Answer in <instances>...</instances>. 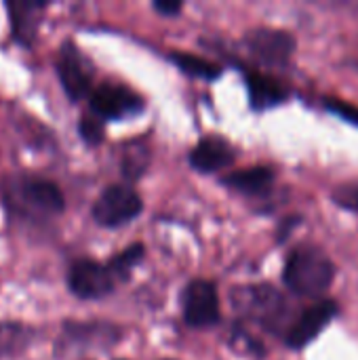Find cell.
I'll use <instances>...</instances> for the list:
<instances>
[{
  "label": "cell",
  "instance_id": "cell-15",
  "mask_svg": "<svg viewBox=\"0 0 358 360\" xmlns=\"http://www.w3.org/2000/svg\"><path fill=\"white\" fill-rule=\"evenodd\" d=\"M38 331L21 321L0 319V359H19L36 342Z\"/></svg>",
  "mask_w": 358,
  "mask_h": 360
},
{
  "label": "cell",
  "instance_id": "cell-9",
  "mask_svg": "<svg viewBox=\"0 0 358 360\" xmlns=\"http://www.w3.org/2000/svg\"><path fill=\"white\" fill-rule=\"evenodd\" d=\"M245 44L255 59L268 65H285L295 53V38L287 30L276 27H255L247 32Z\"/></svg>",
  "mask_w": 358,
  "mask_h": 360
},
{
  "label": "cell",
  "instance_id": "cell-20",
  "mask_svg": "<svg viewBox=\"0 0 358 360\" xmlns=\"http://www.w3.org/2000/svg\"><path fill=\"white\" fill-rule=\"evenodd\" d=\"M78 133L82 137L84 143L89 146H99L106 137V129H103V120L97 118L95 114H84L78 122Z\"/></svg>",
  "mask_w": 358,
  "mask_h": 360
},
{
  "label": "cell",
  "instance_id": "cell-1",
  "mask_svg": "<svg viewBox=\"0 0 358 360\" xmlns=\"http://www.w3.org/2000/svg\"><path fill=\"white\" fill-rule=\"evenodd\" d=\"M2 200L11 215L23 221H49L65 211L61 188L36 173H15L2 186Z\"/></svg>",
  "mask_w": 358,
  "mask_h": 360
},
{
  "label": "cell",
  "instance_id": "cell-10",
  "mask_svg": "<svg viewBox=\"0 0 358 360\" xmlns=\"http://www.w3.org/2000/svg\"><path fill=\"white\" fill-rule=\"evenodd\" d=\"M335 314H338V304L333 300H319L310 308L302 310L285 333L287 346L293 350L306 348L319 338V333L333 321Z\"/></svg>",
  "mask_w": 358,
  "mask_h": 360
},
{
  "label": "cell",
  "instance_id": "cell-8",
  "mask_svg": "<svg viewBox=\"0 0 358 360\" xmlns=\"http://www.w3.org/2000/svg\"><path fill=\"white\" fill-rule=\"evenodd\" d=\"M91 114L106 120H124L143 110V99L131 86L124 84H99L89 97Z\"/></svg>",
  "mask_w": 358,
  "mask_h": 360
},
{
  "label": "cell",
  "instance_id": "cell-6",
  "mask_svg": "<svg viewBox=\"0 0 358 360\" xmlns=\"http://www.w3.org/2000/svg\"><path fill=\"white\" fill-rule=\"evenodd\" d=\"M55 72L70 101H80L84 97H91V93L95 91L93 89L95 70L91 61L84 57V53L72 40H65L59 46L55 57Z\"/></svg>",
  "mask_w": 358,
  "mask_h": 360
},
{
  "label": "cell",
  "instance_id": "cell-24",
  "mask_svg": "<svg viewBox=\"0 0 358 360\" xmlns=\"http://www.w3.org/2000/svg\"><path fill=\"white\" fill-rule=\"evenodd\" d=\"M181 8H184V4L177 0H156L154 2V11H158L165 17H175L181 13Z\"/></svg>",
  "mask_w": 358,
  "mask_h": 360
},
{
  "label": "cell",
  "instance_id": "cell-7",
  "mask_svg": "<svg viewBox=\"0 0 358 360\" xmlns=\"http://www.w3.org/2000/svg\"><path fill=\"white\" fill-rule=\"evenodd\" d=\"M181 310L188 327L192 329L215 327L222 319L219 295L215 285L205 278L190 281L181 293Z\"/></svg>",
  "mask_w": 358,
  "mask_h": 360
},
{
  "label": "cell",
  "instance_id": "cell-19",
  "mask_svg": "<svg viewBox=\"0 0 358 360\" xmlns=\"http://www.w3.org/2000/svg\"><path fill=\"white\" fill-rule=\"evenodd\" d=\"M143 253H146V247H143L141 243H135V245L122 249L120 253H116V255L108 262V266H110V270L114 272L116 281H127V278L131 276V270L143 259Z\"/></svg>",
  "mask_w": 358,
  "mask_h": 360
},
{
  "label": "cell",
  "instance_id": "cell-23",
  "mask_svg": "<svg viewBox=\"0 0 358 360\" xmlns=\"http://www.w3.org/2000/svg\"><path fill=\"white\" fill-rule=\"evenodd\" d=\"M232 344L236 346V350H245V346H247V350L249 352H255V354H264V348L257 344V340H253L245 329H234L232 331Z\"/></svg>",
  "mask_w": 358,
  "mask_h": 360
},
{
  "label": "cell",
  "instance_id": "cell-11",
  "mask_svg": "<svg viewBox=\"0 0 358 360\" xmlns=\"http://www.w3.org/2000/svg\"><path fill=\"white\" fill-rule=\"evenodd\" d=\"M46 6L49 4H44V2H19V0L4 4V8L8 13L11 38L15 44H19L23 49L34 46Z\"/></svg>",
  "mask_w": 358,
  "mask_h": 360
},
{
  "label": "cell",
  "instance_id": "cell-14",
  "mask_svg": "<svg viewBox=\"0 0 358 360\" xmlns=\"http://www.w3.org/2000/svg\"><path fill=\"white\" fill-rule=\"evenodd\" d=\"M274 171L270 167H247L222 177V184L245 196H266L274 186Z\"/></svg>",
  "mask_w": 358,
  "mask_h": 360
},
{
  "label": "cell",
  "instance_id": "cell-5",
  "mask_svg": "<svg viewBox=\"0 0 358 360\" xmlns=\"http://www.w3.org/2000/svg\"><path fill=\"white\" fill-rule=\"evenodd\" d=\"M68 289L74 297L82 302H95L108 297L116 289V276L108 264L91 257H78L70 264L65 272Z\"/></svg>",
  "mask_w": 358,
  "mask_h": 360
},
{
  "label": "cell",
  "instance_id": "cell-13",
  "mask_svg": "<svg viewBox=\"0 0 358 360\" xmlns=\"http://www.w3.org/2000/svg\"><path fill=\"white\" fill-rule=\"evenodd\" d=\"M234 160L236 150L219 135L203 137L190 152V165L200 173H217L222 169H228Z\"/></svg>",
  "mask_w": 358,
  "mask_h": 360
},
{
  "label": "cell",
  "instance_id": "cell-2",
  "mask_svg": "<svg viewBox=\"0 0 358 360\" xmlns=\"http://www.w3.org/2000/svg\"><path fill=\"white\" fill-rule=\"evenodd\" d=\"M285 285L289 291L302 297H323L335 278V266L325 251L314 245H300L291 251L285 272Z\"/></svg>",
  "mask_w": 358,
  "mask_h": 360
},
{
  "label": "cell",
  "instance_id": "cell-22",
  "mask_svg": "<svg viewBox=\"0 0 358 360\" xmlns=\"http://www.w3.org/2000/svg\"><path fill=\"white\" fill-rule=\"evenodd\" d=\"M325 105H327V110H331V112L338 114L340 118H344V120H348V122H352V124H357L358 127L357 105H350V103H346V101H342V99H327Z\"/></svg>",
  "mask_w": 358,
  "mask_h": 360
},
{
  "label": "cell",
  "instance_id": "cell-21",
  "mask_svg": "<svg viewBox=\"0 0 358 360\" xmlns=\"http://www.w3.org/2000/svg\"><path fill=\"white\" fill-rule=\"evenodd\" d=\"M333 200L350 211H358V184H348V186H340L333 192Z\"/></svg>",
  "mask_w": 358,
  "mask_h": 360
},
{
  "label": "cell",
  "instance_id": "cell-16",
  "mask_svg": "<svg viewBox=\"0 0 358 360\" xmlns=\"http://www.w3.org/2000/svg\"><path fill=\"white\" fill-rule=\"evenodd\" d=\"M245 82H247L249 101H251L253 110L262 112V110L281 105L289 97V91L279 80H274L272 76H266L262 72H249L245 76Z\"/></svg>",
  "mask_w": 358,
  "mask_h": 360
},
{
  "label": "cell",
  "instance_id": "cell-4",
  "mask_svg": "<svg viewBox=\"0 0 358 360\" xmlns=\"http://www.w3.org/2000/svg\"><path fill=\"white\" fill-rule=\"evenodd\" d=\"M143 211V200L135 188L127 184L108 186L91 207V217L101 228H120L137 219Z\"/></svg>",
  "mask_w": 358,
  "mask_h": 360
},
{
  "label": "cell",
  "instance_id": "cell-17",
  "mask_svg": "<svg viewBox=\"0 0 358 360\" xmlns=\"http://www.w3.org/2000/svg\"><path fill=\"white\" fill-rule=\"evenodd\" d=\"M169 57L188 76L205 78V80H215V78L222 76V68L217 63L207 61L205 57H198V55H192V53H186V51H173Z\"/></svg>",
  "mask_w": 358,
  "mask_h": 360
},
{
  "label": "cell",
  "instance_id": "cell-18",
  "mask_svg": "<svg viewBox=\"0 0 358 360\" xmlns=\"http://www.w3.org/2000/svg\"><path fill=\"white\" fill-rule=\"evenodd\" d=\"M150 165V148L143 139H135L131 143H127L124 152H122V160H120V167H122V175L127 179H139L146 169Z\"/></svg>",
  "mask_w": 358,
  "mask_h": 360
},
{
  "label": "cell",
  "instance_id": "cell-12",
  "mask_svg": "<svg viewBox=\"0 0 358 360\" xmlns=\"http://www.w3.org/2000/svg\"><path fill=\"white\" fill-rule=\"evenodd\" d=\"M120 340V329L110 323H63L61 344L70 348H108Z\"/></svg>",
  "mask_w": 358,
  "mask_h": 360
},
{
  "label": "cell",
  "instance_id": "cell-3",
  "mask_svg": "<svg viewBox=\"0 0 358 360\" xmlns=\"http://www.w3.org/2000/svg\"><path fill=\"white\" fill-rule=\"evenodd\" d=\"M232 308L266 331L289 329V302L274 285H245L230 293Z\"/></svg>",
  "mask_w": 358,
  "mask_h": 360
}]
</instances>
